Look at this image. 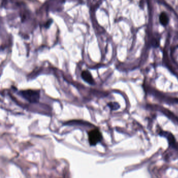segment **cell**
Instances as JSON below:
<instances>
[{"label": "cell", "mask_w": 178, "mask_h": 178, "mask_svg": "<svg viewBox=\"0 0 178 178\" xmlns=\"http://www.w3.org/2000/svg\"><path fill=\"white\" fill-rule=\"evenodd\" d=\"M19 94L30 103H37L39 100L40 91L39 90H22Z\"/></svg>", "instance_id": "1"}, {"label": "cell", "mask_w": 178, "mask_h": 178, "mask_svg": "<svg viewBox=\"0 0 178 178\" xmlns=\"http://www.w3.org/2000/svg\"><path fill=\"white\" fill-rule=\"evenodd\" d=\"M88 141L90 146H95L102 139V135L98 129H94L88 132Z\"/></svg>", "instance_id": "2"}, {"label": "cell", "mask_w": 178, "mask_h": 178, "mask_svg": "<svg viewBox=\"0 0 178 178\" xmlns=\"http://www.w3.org/2000/svg\"><path fill=\"white\" fill-rule=\"evenodd\" d=\"M81 76L84 81L90 85H94L95 84V82L92 74L88 71H84L82 72Z\"/></svg>", "instance_id": "3"}, {"label": "cell", "mask_w": 178, "mask_h": 178, "mask_svg": "<svg viewBox=\"0 0 178 178\" xmlns=\"http://www.w3.org/2000/svg\"><path fill=\"white\" fill-rule=\"evenodd\" d=\"M169 17L166 13L162 12L160 16V23L163 26H166L169 22Z\"/></svg>", "instance_id": "4"}, {"label": "cell", "mask_w": 178, "mask_h": 178, "mask_svg": "<svg viewBox=\"0 0 178 178\" xmlns=\"http://www.w3.org/2000/svg\"><path fill=\"white\" fill-rule=\"evenodd\" d=\"M116 105H118V103H116V102H110V103L108 104L109 107H110L111 108L113 109V110H116V108L114 107H117V108H119V106H118V107H117V106H116Z\"/></svg>", "instance_id": "5"}]
</instances>
